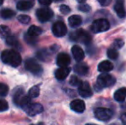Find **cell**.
<instances>
[{"mask_svg":"<svg viewBox=\"0 0 126 125\" xmlns=\"http://www.w3.org/2000/svg\"><path fill=\"white\" fill-rule=\"evenodd\" d=\"M114 10L118 17L124 18L126 15V10L125 7V1L124 0H116L114 4Z\"/></svg>","mask_w":126,"mask_h":125,"instance_id":"obj_12","label":"cell"},{"mask_svg":"<svg viewBox=\"0 0 126 125\" xmlns=\"http://www.w3.org/2000/svg\"><path fill=\"white\" fill-rule=\"evenodd\" d=\"M1 58L3 62L12 67H18L22 63L21 55L14 50H5L2 52Z\"/></svg>","mask_w":126,"mask_h":125,"instance_id":"obj_1","label":"cell"},{"mask_svg":"<svg viewBox=\"0 0 126 125\" xmlns=\"http://www.w3.org/2000/svg\"><path fill=\"white\" fill-rule=\"evenodd\" d=\"M121 118H122V121H123L124 124H126V113H124L123 115L121 116Z\"/></svg>","mask_w":126,"mask_h":125,"instance_id":"obj_38","label":"cell"},{"mask_svg":"<svg viewBox=\"0 0 126 125\" xmlns=\"http://www.w3.org/2000/svg\"><path fill=\"white\" fill-rule=\"evenodd\" d=\"M113 69V64L110 61H103L98 65V70L102 73H108Z\"/></svg>","mask_w":126,"mask_h":125,"instance_id":"obj_18","label":"cell"},{"mask_svg":"<svg viewBox=\"0 0 126 125\" xmlns=\"http://www.w3.org/2000/svg\"><path fill=\"white\" fill-rule=\"evenodd\" d=\"M6 43L10 45H12V46H16V45H18V40L16 37L10 35L8 38H6Z\"/></svg>","mask_w":126,"mask_h":125,"instance_id":"obj_27","label":"cell"},{"mask_svg":"<svg viewBox=\"0 0 126 125\" xmlns=\"http://www.w3.org/2000/svg\"><path fill=\"white\" fill-rule=\"evenodd\" d=\"M107 56L110 59L115 60L118 57V52L115 48H110L107 51Z\"/></svg>","mask_w":126,"mask_h":125,"instance_id":"obj_26","label":"cell"},{"mask_svg":"<svg viewBox=\"0 0 126 125\" xmlns=\"http://www.w3.org/2000/svg\"><path fill=\"white\" fill-rule=\"evenodd\" d=\"M116 82V79L112 75L109 74H101L97 78V84L96 87H99L100 88H104V87H109L113 86Z\"/></svg>","mask_w":126,"mask_h":125,"instance_id":"obj_3","label":"cell"},{"mask_svg":"<svg viewBox=\"0 0 126 125\" xmlns=\"http://www.w3.org/2000/svg\"><path fill=\"white\" fill-rule=\"evenodd\" d=\"M70 63V57L66 53H59L57 57V64L59 67H67Z\"/></svg>","mask_w":126,"mask_h":125,"instance_id":"obj_15","label":"cell"},{"mask_svg":"<svg viewBox=\"0 0 126 125\" xmlns=\"http://www.w3.org/2000/svg\"><path fill=\"white\" fill-rule=\"evenodd\" d=\"M25 39L27 40V42L29 44H31V45H34L35 43H36V38L35 37H31V36H28V38L27 36H25Z\"/></svg>","mask_w":126,"mask_h":125,"instance_id":"obj_34","label":"cell"},{"mask_svg":"<svg viewBox=\"0 0 126 125\" xmlns=\"http://www.w3.org/2000/svg\"><path fill=\"white\" fill-rule=\"evenodd\" d=\"M37 18L41 22H47L50 21L53 16V11L49 8H40L36 12Z\"/></svg>","mask_w":126,"mask_h":125,"instance_id":"obj_7","label":"cell"},{"mask_svg":"<svg viewBox=\"0 0 126 125\" xmlns=\"http://www.w3.org/2000/svg\"><path fill=\"white\" fill-rule=\"evenodd\" d=\"M113 115V112L111 111L110 109L107 108H103V107H100V108L95 109L94 111V116L98 120L103 121V122H106L109 121Z\"/></svg>","mask_w":126,"mask_h":125,"instance_id":"obj_6","label":"cell"},{"mask_svg":"<svg viewBox=\"0 0 126 125\" xmlns=\"http://www.w3.org/2000/svg\"><path fill=\"white\" fill-rule=\"evenodd\" d=\"M98 2L102 6H108L111 3V0H98Z\"/></svg>","mask_w":126,"mask_h":125,"instance_id":"obj_37","label":"cell"},{"mask_svg":"<svg viewBox=\"0 0 126 125\" xmlns=\"http://www.w3.org/2000/svg\"><path fill=\"white\" fill-rule=\"evenodd\" d=\"M14 102L18 106H21L23 109L27 105L31 103V98L28 95L24 94V92L22 89H19L14 94Z\"/></svg>","mask_w":126,"mask_h":125,"instance_id":"obj_4","label":"cell"},{"mask_svg":"<svg viewBox=\"0 0 126 125\" xmlns=\"http://www.w3.org/2000/svg\"><path fill=\"white\" fill-rule=\"evenodd\" d=\"M55 2H60V1H63V0H54Z\"/></svg>","mask_w":126,"mask_h":125,"instance_id":"obj_42","label":"cell"},{"mask_svg":"<svg viewBox=\"0 0 126 125\" xmlns=\"http://www.w3.org/2000/svg\"><path fill=\"white\" fill-rule=\"evenodd\" d=\"M18 21L22 24H28L30 22V17L27 15H21L18 16Z\"/></svg>","mask_w":126,"mask_h":125,"instance_id":"obj_30","label":"cell"},{"mask_svg":"<svg viewBox=\"0 0 126 125\" xmlns=\"http://www.w3.org/2000/svg\"><path fill=\"white\" fill-rule=\"evenodd\" d=\"M69 25L70 26L71 28H77L79 27L80 25L82 22V19L80 15H73L69 17Z\"/></svg>","mask_w":126,"mask_h":125,"instance_id":"obj_19","label":"cell"},{"mask_svg":"<svg viewBox=\"0 0 126 125\" xmlns=\"http://www.w3.org/2000/svg\"><path fill=\"white\" fill-rule=\"evenodd\" d=\"M42 33V29L40 27H37V26H31V27L28 28V35L31 37H36Z\"/></svg>","mask_w":126,"mask_h":125,"instance_id":"obj_22","label":"cell"},{"mask_svg":"<svg viewBox=\"0 0 126 125\" xmlns=\"http://www.w3.org/2000/svg\"><path fill=\"white\" fill-rule=\"evenodd\" d=\"M81 82H81L77 76H76V75L71 76V78H70V84L71 86H73V87H78Z\"/></svg>","mask_w":126,"mask_h":125,"instance_id":"obj_29","label":"cell"},{"mask_svg":"<svg viewBox=\"0 0 126 125\" xmlns=\"http://www.w3.org/2000/svg\"><path fill=\"white\" fill-rule=\"evenodd\" d=\"M77 1L79 2V3H83V2H85L86 0H77Z\"/></svg>","mask_w":126,"mask_h":125,"instance_id":"obj_39","label":"cell"},{"mask_svg":"<svg viewBox=\"0 0 126 125\" xmlns=\"http://www.w3.org/2000/svg\"><path fill=\"white\" fill-rule=\"evenodd\" d=\"M1 16L4 19H10L15 15V12L12 10H10V9H4V10H1Z\"/></svg>","mask_w":126,"mask_h":125,"instance_id":"obj_23","label":"cell"},{"mask_svg":"<svg viewBox=\"0 0 126 125\" xmlns=\"http://www.w3.org/2000/svg\"><path fill=\"white\" fill-rule=\"evenodd\" d=\"M78 10H81V11H83V12H88L91 10V8H90V6L88 4H82V5H80V6L78 7Z\"/></svg>","mask_w":126,"mask_h":125,"instance_id":"obj_33","label":"cell"},{"mask_svg":"<svg viewBox=\"0 0 126 125\" xmlns=\"http://www.w3.org/2000/svg\"><path fill=\"white\" fill-rule=\"evenodd\" d=\"M25 68L31 73L34 75H40L42 72V68L39 63L33 58H28L25 62Z\"/></svg>","mask_w":126,"mask_h":125,"instance_id":"obj_8","label":"cell"},{"mask_svg":"<svg viewBox=\"0 0 126 125\" xmlns=\"http://www.w3.org/2000/svg\"><path fill=\"white\" fill-rule=\"evenodd\" d=\"M51 30L56 37H63L67 33V27L63 22L58 21L52 25Z\"/></svg>","mask_w":126,"mask_h":125,"instance_id":"obj_10","label":"cell"},{"mask_svg":"<svg viewBox=\"0 0 126 125\" xmlns=\"http://www.w3.org/2000/svg\"><path fill=\"white\" fill-rule=\"evenodd\" d=\"M3 0H0V5L3 4Z\"/></svg>","mask_w":126,"mask_h":125,"instance_id":"obj_40","label":"cell"},{"mask_svg":"<svg viewBox=\"0 0 126 125\" xmlns=\"http://www.w3.org/2000/svg\"><path fill=\"white\" fill-rule=\"evenodd\" d=\"M23 110L27 112L28 116L33 117V116L41 113L44 109L43 106L39 103H29L24 107Z\"/></svg>","mask_w":126,"mask_h":125,"instance_id":"obj_9","label":"cell"},{"mask_svg":"<svg viewBox=\"0 0 126 125\" xmlns=\"http://www.w3.org/2000/svg\"><path fill=\"white\" fill-rule=\"evenodd\" d=\"M110 28V23L106 19H97L93 22L91 29L94 33H101V32L107 31Z\"/></svg>","mask_w":126,"mask_h":125,"instance_id":"obj_5","label":"cell"},{"mask_svg":"<svg viewBox=\"0 0 126 125\" xmlns=\"http://www.w3.org/2000/svg\"><path fill=\"white\" fill-rule=\"evenodd\" d=\"M9 92V87L4 83H0V97L6 96Z\"/></svg>","mask_w":126,"mask_h":125,"instance_id":"obj_28","label":"cell"},{"mask_svg":"<svg viewBox=\"0 0 126 125\" xmlns=\"http://www.w3.org/2000/svg\"><path fill=\"white\" fill-rule=\"evenodd\" d=\"M71 52L72 55H73V57L76 59L77 62H81L84 59L85 57V53L83 52V50L78 45H74L71 48Z\"/></svg>","mask_w":126,"mask_h":125,"instance_id":"obj_16","label":"cell"},{"mask_svg":"<svg viewBox=\"0 0 126 125\" xmlns=\"http://www.w3.org/2000/svg\"><path fill=\"white\" fill-rule=\"evenodd\" d=\"M85 108V103L81 99H75L70 103V109L77 113H82Z\"/></svg>","mask_w":126,"mask_h":125,"instance_id":"obj_13","label":"cell"},{"mask_svg":"<svg viewBox=\"0 0 126 125\" xmlns=\"http://www.w3.org/2000/svg\"><path fill=\"white\" fill-rule=\"evenodd\" d=\"M113 45H114L115 48H121L124 45V41L122 40H115Z\"/></svg>","mask_w":126,"mask_h":125,"instance_id":"obj_35","label":"cell"},{"mask_svg":"<svg viewBox=\"0 0 126 125\" xmlns=\"http://www.w3.org/2000/svg\"><path fill=\"white\" fill-rule=\"evenodd\" d=\"M0 36L3 39L8 38L9 36H10V29L6 26L1 25L0 26Z\"/></svg>","mask_w":126,"mask_h":125,"instance_id":"obj_24","label":"cell"},{"mask_svg":"<svg viewBox=\"0 0 126 125\" xmlns=\"http://www.w3.org/2000/svg\"><path fill=\"white\" fill-rule=\"evenodd\" d=\"M40 95V88H39L38 86H34L29 91H28V95L30 98H37V97Z\"/></svg>","mask_w":126,"mask_h":125,"instance_id":"obj_25","label":"cell"},{"mask_svg":"<svg viewBox=\"0 0 126 125\" xmlns=\"http://www.w3.org/2000/svg\"><path fill=\"white\" fill-rule=\"evenodd\" d=\"M32 7H33V3L31 1H28V0H21L16 4V8L22 11H26V10H30Z\"/></svg>","mask_w":126,"mask_h":125,"instance_id":"obj_20","label":"cell"},{"mask_svg":"<svg viewBox=\"0 0 126 125\" xmlns=\"http://www.w3.org/2000/svg\"><path fill=\"white\" fill-rule=\"evenodd\" d=\"M70 69L69 67H60L55 71V76L58 81H63L70 75Z\"/></svg>","mask_w":126,"mask_h":125,"instance_id":"obj_14","label":"cell"},{"mask_svg":"<svg viewBox=\"0 0 126 125\" xmlns=\"http://www.w3.org/2000/svg\"><path fill=\"white\" fill-rule=\"evenodd\" d=\"M86 125H95V124H86Z\"/></svg>","mask_w":126,"mask_h":125,"instance_id":"obj_43","label":"cell"},{"mask_svg":"<svg viewBox=\"0 0 126 125\" xmlns=\"http://www.w3.org/2000/svg\"><path fill=\"white\" fill-rule=\"evenodd\" d=\"M9 108V105L7 103L6 100L4 99H0V111H7Z\"/></svg>","mask_w":126,"mask_h":125,"instance_id":"obj_31","label":"cell"},{"mask_svg":"<svg viewBox=\"0 0 126 125\" xmlns=\"http://www.w3.org/2000/svg\"><path fill=\"white\" fill-rule=\"evenodd\" d=\"M52 0H39V3L43 6H49L51 3Z\"/></svg>","mask_w":126,"mask_h":125,"instance_id":"obj_36","label":"cell"},{"mask_svg":"<svg viewBox=\"0 0 126 125\" xmlns=\"http://www.w3.org/2000/svg\"><path fill=\"white\" fill-rule=\"evenodd\" d=\"M59 10H60V11H61V13L64 14V15H66V14H68V13H70V7L67 6V5H65V4L61 5V6H60V8H59Z\"/></svg>","mask_w":126,"mask_h":125,"instance_id":"obj_32","label":"cell"},{"mask_svg":"<svg viewBox=\"0 0 126 125\" xmlns=\"http://www.w3.org/2000/svg\"><path fill=\"white\" fill-rule=\"evenodd\" d=\"M74 71H75L77 75H85L88 73V66L87 64H85V63H79L75 65V67H74Z\"/></svg>","mask_w":126,"mask_h":125,"instance_id":"obj_17","label":"cell"},{"mask_svg":"<svg viewBox=\"0 0 126 125\" xmlns=\"http://www.w3.org/2000/svg\"><path fill=\"white\" fill-rule=\"evenodd\" d=\"M36 125H45L43 124V123H40V124H36Z\"/></svg>","mask_w":126,"mask_h":125,"instance_id":"obj_41","label":"cell"},{"mask_svg":"<svg viewBox=\"0 0 126 125\" xmlns=\"http://www.w3.org/2000/svg\"><path fill=\"white\" fill-rule=\"evenodd\" d=\"M70 38L73 41H80L84 45H89L92 41L91 35L83 29H78V30L71 33Z\"/></svg>","mask_w":126,"mask_h":125,"instance_id":"obj_2","label":"cell"},{"mask_svg":"<svg viewBox=\"0 0 126 125\" xmlns=\"http://www.w3.org/2000/svg\"><path fill=\"white\" fill-rule=\"evenodd\" d=\"M114 97L115 100L118 102H123L125 100L126 98V88L125 87H122L119 88L114 93Z\"/></svg>","mask_w":126,"mask_h":125,"instance_id":"obj_21","label":"cell"},{"mask_svg":"<svg viewBox=\"0 0 126 125\" xmlns=\"http://www.w3.org/2000/svg\"><path fill=\"white\" fill-rule=\"evenodd\" d=\"M78 93L83 98H89L93 95V91L88 82H81L78 86Z\"/></svg>","mask_w":126,"mask_h":125,"instance_id":"obj_11","label":"cell"}]
</instances>
